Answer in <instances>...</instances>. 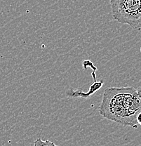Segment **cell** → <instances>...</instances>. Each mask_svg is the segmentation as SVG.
<instances>
[{
	"mask_svg": "<svg viewBox=\"0 0 141 146\" xmlns=\"http://www.w3.org/2000/svg\"><path fill=\"white\" fill-rule=\"evenodd\" d=\"M99 111L105 118L122 125L137 128L141 124L140 91L133 87L106 89Z\"/></svg>",
	"mask_w": 141,
	"mask_h": 146,
	"instance_id": "cell-1",
	"label": "cell"
},
{
	"mask_svg": "<svg viewBox=\"0 0 141 146\" xmlns=\"http://www.w3.org/2000/svg\"><path fill=\"white\" fill-rule=\"evenodd\" d=\"M114 20L131 26L141 28V0H110Z\"/></svg>",
	"mask_w": 141,
	"mask_h": 146,
	"instance_id": "cell-2",
	"label": "cell"
},
{
	"mask_svg": "<svg viewBox=\"0 0 141 146\" xmlns=\"http://www.w3.org/2000/svg\"><path fill=\"white\" fill-rule=\"evenodd\" d=\"M34 145L37 146V145H56V144L54 143L51 142L50 141H43L41 138H37L35 141H34Z\"/></svg>",
	"mask_w": 141,
	"mask_h": 146,
	"instance_id": "cell-3",
	"label": "cell"
}]
</instances>
